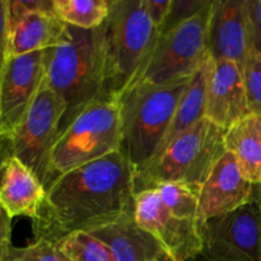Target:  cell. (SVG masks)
I'll list each match as a JSON object with an SVG mask.
<instances>
[{
    "label": "cell",
    "instance_id": "6da1fadb",
    "mask_svg": "<svg viewBox=\"0 0 261 261\" xmlns=\"http://www.w3.org/2000/svg\"><path fill=\"white\" fill-rule=\"evenodd\" d=\"M135 168L121 152L58 176L46 189L32 221L35 241L58 244L74 232H91L134 211Z\"/></svg>",
    "mask_w": 261,
    "mask_h": 261
},
{
    "label": "cell",
    "instance_id": "7a4b0ae2",
    "mask_svg": "<svg viewBox=\"0 0 261 261\" xmlns=\"http://www.w3.org/2000/svg\"><path fill=\"white\" fill-rule=\"evenodd\" d=\"M43 84L65 105L59 135L86 107L110 97L105 91L103 24L93 30L66 25L64 42L50 48Z\"/></svg>",
    "mask_w": 261,
    "mask_h": 261
},
{
    "label": "cell",
    "instance_id": "3957f363",
    "mask_svg": "<svg viewBox=\"0 0 261 261\" xmlns=\"http://www.w3.org/2000/svg\"><path fill=\"white\" fill-rule=\"evenodd\" d=\"M191 78L163 86L132 84L117 97L121 121L120 150L134 166L135 173L158 154Z\"/></svg>",
    "mask_w": 261,
    "mask_h": 261
},
{
    "label": "cell",
    "instance_id": "277c9868",
    "mask_svg": "<svg viewBox=\"0 0 261 261\" xmlns=\"http://www.w3.org/2000/svg\"><path fill=\"white\" fill-rule=\"evenodd\" d=\"M105 28V91L117 97L134 79L157 45L161 31L143 0H110Z\"/></svg>",
    "mask_w": 261,
    "mask_h": 261
},
{
    "label": "cell",
    "instance_id": "5b68a950",
    "mask_svg": "<svg viewBox=\"0 0 261 261\" xmlns=\"http://www.w3.org/2000/svg\"><path fill=\"white\" fill-rule=\"evenodd\" d=\"M224 133L211 120H203L176 138L155 160L135 173V194L168 182L200 189L224 154Z\"/></svg>",
    "mask_w": 261,
    "mask_h": 261
},
{
    "label": "cell",
    "instance_id": "8992f818",
    "mask_svg": "<svg viewBox=\"0 0 261 261\" xmlns=\"http://www.w3.org/2000/svg\"><path fill=\"white\" fill-rule=\"evenodd\" d=\"M211 7L212 2H204L195 12L167 25L129 86H163L194 76L211 58L208 53Z\"/></svg>",
    "mask_w": 261,
    "mask_h": 261
},
{
    "label": "cell",
    "instance_id": "52a82bcc",
    "mask_svg": "<svg viewBox=\"0 0 261 261\" xmlns=\"http://www.w3.org/2000/svg\"><path fill=\"white\" fill-rule=\"evenodd\" d=\"M121 149L119 101L102 97L76 115L58 137L51 153L55 178Z\"/></svg>",
    "mask_w": 261,
    "mask_h": 261
},
{
    "label": "cell",
    "instance_id": "ba28073f",
    "mask_svg": "<svg viewBox=\"0 0 261 261\" xmlns=\"http://www.w3.org/2000/svg\"><path fill=\"white\" fill-rule=\"evenodd\" d=\"M65 105L42 83L19 126L7 140V153L22 161L47 189L55 181L51 153L60 132Z\"/></svg>",
    "mask_w": 261,
    "mask_h": 261
},
{
    "label": "cell",
    "instance_id": "9c48e42d",
    "mask_svg": "<svg viewBox=\"0 0 261 261\" xmlns=\"http://www.w3.org/2000/svg\"><path fill=\"white\" fill-rule=\"evenodd\" d=\"M203 251L216 261H261V211L251 201L200 223Z\"/></svg>",
    "mask_w": 261,
    "mask_h": 261
},
{
    "label": "cell",
    "instance_id": "30bf717a",
    "mask_svg": "<svg viewBox=\"0 0 261 261\" xmlns=\"http://www.w3.org/2000/svg\"><path fill=\"white\" fill-rule=\"evenodd\" d=\"M50 48L10 56L0 75V142L19 126L46 75Z\"/></svg>",
    "mask_w": 261,
    "mask_h": 261
},
{
    "label": "cell",
    "instance_id": "8fae6325",
    "mask_svg": "<svg viewBox=\"0 0 261 261\" xmlns=\"http://www.w3.org/2000/svg\"><path fill=\"white\" fill-rule=\"evenodd\" d=\"M134 218L162 245L173 261H188L203 251L200 223L175 216L153 189L135 194Z\"/></svg>",
    "mask_w": 261,
    "mask_h": 261
},
{
    "label": "cell",
    "instance_id": "7c38bea8",
    "mask_svg": "<svg viewBox=\"0 0 261 261\" xmlns=\"http://www.w3.org/2000/svg\"><path fill=\"white\" fill-rule=\"evenodd\" d=\"M10 56L25 55L61 45L66 23L54 12L53 0H8Z\"/></svg>",
    "mask_w": 261,
    "mask_h": 261
},
{
    "label": "cell",
    "instance_id": "4fadbf2b",
    "mask_svg": "<svg viewBox=\"0 0 261 261\" xmlns=\"http://www.w3.org/2000/svg\"><path fill=\"white\" fill-rule=\"evenodd\" d=\"M254 185L228 152L216 162L199 191L198 222L204 223L252 201Z\"/></svg>",
    "mask_w": 261,
    "mask_h": 261
},
{
    "label": "cell",
    "instance_id": "5bb4252c",
    "mask_svg": "<svg viewBox=\"0 0 261 261\" xmlns=\"http://www.w3.org/2000/svg\"><path fill=\"white\" fill-rule=\"evenodd\" d=\"M251 51L246 0L212 2L208 53L213 60H229L244 69Z\"/></svg>",
    "mask_w": 261,
    "mask_h": 261
},
{
    "label": "cell",
    "instance_id": "9a60e30c",
    "mask_svg": "<svg viewBox=\"0 0 261 261\" xmlns=\"http://www.w3.org/2000/svg\"><path fill=\"white\" fill-rule=\"evenodd\" d=\"M250 115L242 71L236 63L213 60L206 86L205 117L228 129Z\"/></svg>",
    "mask_w": 261,
    "mask_h": 261
},
{
    "label": "cell",
    "instance_id": "2e32d148",
    "mask_svg": "<svg viewBox=\"0 0 261 261\" xmlns=\"http://www.w3.org/2000/svg\"><path fill=\"white\" fill-rule=\"evenodd\" d=\"M46 198L40 178L14 155L0 158V205L10 218L28 217L33 221Z\"/></svg>",
    "mask_w": 261,
    "mask_h": 261
},
{
    "label": "cell",
    "instance_id": "e0dca14e",
    "mask_svg": "<svg viewBox=\"0 0 261 261\" xmlns=\"http://www.w3.org/2000/svg\"><path fill=\"white\" fill-rule=\"evenodd\" d=\"M88 233L101 240L116 261H173L162 245L137 223L134 211Z\"/></svg>",
    "mask_w": 261,
    "mask_h": 261
},
{
    "label": "cell",
    "instance_id": "ac0fdd59",
    "mask_svg": "<svg viewBox=\"0 0 261 261\" xmlns=\"http://www.w3.org/2000/svg\"><path fill=\"white\" fill-rule=\"evenodd\" d=\"M224 149L237 161L242 175L256 185L261 181V115H247L224 133Z\"/></svg>",
    "mask_w": 261,
    "mask_h": 261
},
{
    "label": "cell",
    "instance_id": "d6986e66",
    "mask_svg": "<svg viewBox=\"0 0 261 261\" xmlns=\"http://www.w3.org/2000/svg\"><path fill=\"white\" fill-rule=\"evenodd\" d=\"M213 66V59L209 58L204 63V65L194 74L191 78L188 89L184 93L177 110L175 112L172 122L170 125L167 134L161 144L158 154L155 158L181 134L198 124L200 120L205 117V105H206V86H208L209 74ZM154 158V160H155Z\"/></svg>",
    "mask_w": 261,
    "mask_h": 261
},
{
    "label": "cell",
    "instance_id": "ffe728a7",
    "mask_svg": "<svg viewBox=\"0 0 261 261\" xmlns=\"http://www.w3.org/2000/svg\"><path fill=\"white\" fill-rule=\"evenodd\" d=\"M53 5L64 23L82 30L102 25L110 12V0H53Z\"/></svg>",
    "mask_w": 261,
    "mask_h": 261
},
{
    "label": "cell",
    "instance_id": "44dd1931",
    "mask_svg": "<svg viewBox=\"0 0 261 261\" xmlns=\"http://www.w3.org/2000/svg\"><path fill=\"white\" fill-rule=\"evenodd\" d=\"M150 190V189H149ZM166 208L181 218L198 221L199 191L200 189L180 182H168L153 188Z\"/></svg>",
    "mask_w": 261,
    "mask_h": 261
},
{
    "label": "cell",
    "instance_id": "7402d4cb",
    "mask_svg": "<svg viewBox=\"0 0 261 261\" xmlns=\"http://www.w3.org/2000/svg\"><path fill=\"white\" fill-rule=\"evenodd\" d=\"M58 246L73 261H116L111 250L88 232H74Z\"/></svg>",
    "mask_w": 261,
    "mask_h": 261
},
{
    "label": "cell",
    "instance_id": "603a6c76",
    "mask_svg": "<svg viewBox=\"0 0 261 261\" xmlns=\"http://www.w3.org/2000/svg\"><path fill=\"white\" fill-rule=\"evenodd\" d=\"M242 78L250 114L261 115V56L254 50L250 51L245 63Z\"/></svg>",
    "mask_w": 261,
    "mask_h": 261
},
{
    "label": "cell",
    "instance_id": "cb8c5ba5",
    "mask_svg": "<svg viewBox=\"0 0 261 261\" xmlns=\"http://www.w3.org/2000/svg\"><path fill=\"white\" fill-rule=\"evenodd\" d=\"M8 261H73L58 244L47 241H33L24 247L13 245Z\"/></svg>",
    "mask_w": 261,
    "mask_h": 261
},
{
    "label": "cell",
    "instance_id": "d4e9b609",
    "mask_svg": "<svg viewBox=\"0 0 261 261\" xmlns=\"http://www.w3.org/2000/svg\"><path fill=\"white\" fill-rule=\"evenodd\" d=\"M251 50L261 56V0H246Z\"/></svg>",
    "mask_w": 261,
    "mask_h": 261
},
{
    "label": "cell",
    "instance_id": "484cf974",
    "mask_svg": "<svg viewBox=\"0 0 261 261\" xmlns=\"http://www.w3.org/2000/svg\"><path fill=\"white\" fill-rule=\"evenodd\" d=\"M143 3L152 22L161 31H165L168 24V19L173 12L175 2L172 0H143Z\"/></svg>",
    "mask_w": 261,
    "mask_h": 261
},
{
    "label": "cell",
    "instance_id": "4316f807",
    "mask_svg": "<svg viewBox=\"0 0 261 261\" xmlns=\"http://www.w3.org/2000/svg\"><path fill=\"white\" fill-rule=\"evenodd\" d=\"M10 32L8 19V0H0V75L10 58Z\"/></svg>",
    "mask_w": 261,
    "mask_h": 261
},
{
    "label": "cell",
    "instance_id": "83f0119b",
    "mask_svg": "<svg viewBox=\"0 0 261 261\" xmlns=\"http://www.w3.org/2000/svg\"><path fill=\"white\" fill-rule=\"evenodd\" d=\"M12 247V218L0 205V261H8Z\"/></svg>",
    "mask_w": 261,
    "mask_h": 261
},
{
    "label": "cell",
    "instance_id": "f1b7e54d",
    "mask_svg": "<svg viewBox=\"0 0 261 261\" xmlns=\"http://www.w3.org/2000/svg\"><path fill=\"white\" fill-rule=\"evenodd\" d=\"M252 201L259 206L261 211V181L256 185H254V193H252Z\"/></svg>",
    "mask_w": 261,
    "mask_h": 261
},
{
    "label": "cell",
    "instance_id": "f546056e",
    "mask_svg": "<svg viewBox=\"0 0 261 261\" xmlns=\"http://www.w3.org/2000/svg\"><path fill=\"white\" fill-rule=\"evenodd\" d=\"M188 261H216V260L209 259V257H206L205 255L200 254V255H198V256L193 257V259H190V260H188Z\"/></svg>",
    "mask_w": 261,
    "mask_h": 261
}]
</instances>
